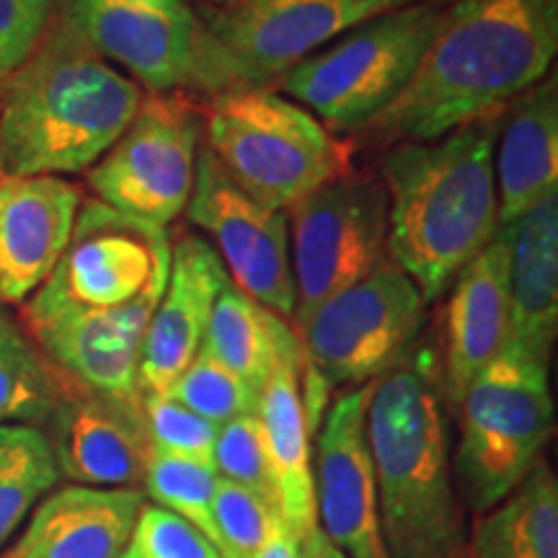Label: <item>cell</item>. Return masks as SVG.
<instances>
[{"label": "cell", "mask_w": 558, "mask_h": 558, "mask_svg": "<svg viewBox=\"0 0 558 558\" xmlns=\"http://www.w3.org/2000/svg\"><path fill=\"white\" fill-rule=\"evenodd\" d=\"M279 509L254 492L220 478L215 481L213 520L218 527L226 558H254L267 543Z\"/></svg>", "instance_id": "obj_32"}, {"label": "cell", "mask_w": 558, "mask_h": 558, "mask_svg": "<svg viewBox=\"0 0 558 558\" xmlns=\"http://www.w3.org/2000/svg\"><path fill=\"white\" fill-rule=\"evenodd\" d=\"M143 507L137 488L65 486L34 509L3 558H122Z\"/></svg>", "instance_id": "obj_21"}, {"label": "cell", "mask_w": 558, "mask_h": 558, "mask_svg": "<svg viewBox=\"0 0 558 558\" xmlns=\"http://www.w3.org/2000/svg\"><path fill=\"white\" fill-rule=\"evenodd\" d=\"M186 215L192 226L215 241L213 248L235 288L277 316L292 318L295 282L284 209H271L248 197L202 145Z\"/></svg>", "instance_id": "obj_13"}, {"label": "cell", "mask_w": 558, "mask_h": 558, "mask_svg": "<svg viewBox=\"0 0 558 558\" xmlns=\"http://www.w3.org/2000/svg\"><path fill=\"white\" fill-rule=\"evenodd\" d=\"M460 411L452 486L460 505L484 514L527 478L554 435L548 360L507 341L469 383Z\"/></svg>", "instance_id": "obj_7"}, {"label": "cell", "mask_w": 558, "mask_h": 558, "mask_svg": "<svg viewBox=\"0 0 558 558\" xmlns=\"http://www.w3.org/2000/svg\"><path fill=\"white\" fill-rule=\"evenodd\" d=\"M202 148V111L181 90L150 94L88 173L96 199L132 220L169 228L190 205Z\"/></svg>", "instance_id": "obj_11"}, {"label": "cell", "mask_w": 558, "mask_h": 558, "mask_svg": "<svg viewBox=\"0 0 558 558\" xmlns=\"http://www.w3.org/2000/svg\"><path fill=\"white\" fill-rule=\"evenodd\" d=\"M442 19L416 3L347 32L290 68L271 88L308 109L331 135H354L414 78Z\"/></svg>", "instance_id": "obj_8"}, {"label": "cell", "mask_w": 558, "mask_h": 558, "mask_svg": "<svg viewBox=\"0 0 558 558\" xmlns=\"http://www.w3.org/2000/svg\"><path fill=\"white\" fill-rule=\"evenodd\" d=\"M369 388L373 383L333 396L318 432L313 465L320 530L347 558H388L365 429Z\"/></svg>", "instance_id": "obj_16"}, {"label": "cell", "mask_w": 558, "mask_h": 558, "mask_svg": "<svg viewBox=\"0 0 558 558\" xmlns=\"http://www.w3.org/2000/svg\"><path fill=\"white\" fill-rule=\"evenodd\" d=\"M171 267L169 228L132 220L99 199L83 202L73 235L24 311H107L158 295Z\"/></svg>", "instance_id": "obj_12"}, {"label": "cell", "mask_w": 558, "mask_h": 558, "mask_svg": "<svg viewBox=\"0 0 558 558\" xmlns=\"http://www.w3.org/2000/svg\"><path fill=\"white\" fill-rule=\"evenodd\" d=\"M209 3H213V5H220V9H222V5H233L235 0H209Z\"/></svg>", "instance_id": "obj_39"}, {"label": "cell", "mask_w": 558, "mask_h": 558, "mask_svg": "<svg viewBox=\"0 0 558 558\" xmlns=\"http://www.w3.org/2000/svg\"><path fill=\"white\" fill-rule=\"evenodd\" d=\"M509 233V341L550 357L558 329V190L535 202Z\"/></svg>", "instance_id": "obj_23"}, {"label": "cell", "mask_w": 558, "mask_h": 558, "mask_svg": "<svg viewBox=\"0 0 558 558\" xmlns=\"http://www.w3.org/2000/svg\"><path fill=\"white\" fill-rule=\"evenodd\" d=\"M284 213L298 333L318 305L360 282L388 256V197L383 181L341 173Z\"/></svg>", "instance_id": "obj_10"}, {"label": "cell", "mask_w": 558, "mask_h": 558, "mask_svg": "<svg viewBox=\"0 0 558 558\" xmlns=\"http://www.w3.org/2000/svg\"><path fill=\"white\" fill-rule=\"evenodd\" d=\"M122 558H143V556H140V554H137V550L130 546L128 550H124V556H122Z\"/></svg>", "instance_id": "obj_38"}, {"label": "cell", "mask_w": 558, "mask_h": 558, "mask_svg": "<svg viewBox=\"0 0 558 558\" xmlns=\"http://www.w3.org/2000/svg\"><path fill=\"white\" fill-rule=\"evenodd\" d=\"M388 558H465V518L450 471L448 424L424 352L373 380L365 414Z\"/></svg>", "instance_id": "obj_4"}, {"label": "cell", "mask_w": 558, "mask_h": 558, "mask_svg": "<svg viewBox=\"0 0 558 558\" xmlns=\"http://www.w3.org/2000/svg\"><path fill=\"white\" fill-rule=\"evenodd\" d=\"M226 282L228 271L213 243L192 233L173 243L169 279L140 349V393H169L181 373L192 365Z\"/></svg>", "instance_id": "obj_18"}, {"label": "cell", "mask_w": 558, "mask_h": 558, "mask_svg": "<svg viewBox=\"0 0 558 558\" xmlns=\"http://www.w3.org/2000/svg\"><path fill=\"white\" fill-rule=\"evenodd\" d=\"M298 558H347V554L326 538L324 530L316 527L298 543Z\"/></svg>", "instance_id": "obj_37"}, {"label": "cell", "mask_w": 558, "mask_h": 558, "mask_svg": "<svg viewBox=\"0 0 558 558\" xmlns=\"http://www.w3.org/2000/svg\"><path fill=\"white\" fill-rule=\"evenodd\" d=\"M169 396L215 427H222L235 416L259 411V393L205 349H199L192 365L173 383Z\"/></svg>", "instance_id": "obj_30"}, {"label": "cell", "mask_w": 558, "mask_h": 558, "mask_svg": "<svg viewBox=\"0 0 558 558\" xmlns=\"http://www.w3.org/2000/svg\"><path fill=\"white\" fill-rule=\"evenodd\" d=\"M558 0H452L409 86L354 137L390 148L497 117L548 75Z\"/></svg>", "instance_id": "obj_1"}, {"label": "cell", "mask_w": 558, "mask_h": 558, "mask_svg": "<svg viewBox=\"0 0 558 558\" xmlns=\"http://www.w3.org/2000/svg\"><path fill=\"white\" fill-rule=\"evenodd\" d=\"M465 558H558V484L546 460L484 514H476Z\"/></svg>", "instance_id": "obj_26"}, {"label": "cell", "mask_w": 558, "mask_h": 558, "mask_svg": "<svg viewBox=\"0 0 558 558\" xmlns=\"http://www.w3.org/2000/svg\"><path fill=\"white\" fill-rule=\"evenodd\" d=\"M298 538L292 535V530L284 525L282 518L275 520V525H271V533L267 543H264L259 554L254 558H298Z\"/></svg>", "instance_id": "obj_36"}, {"label": "cell", "mask_w": 558, "mask_h": 558, "mask_svg": "<svg viewBox=\"0 0 558 558\" xmlns=\"http://www.w3.org/2000/svg\"><path fill=\"white\" fill-rule=\"evenodd\" d=\"M83 194L62 177H0V305H24L65 254Z\"/></svg>", "instance_id": "obj_19"}, {"label": "cell", "mask_w": 558, "mask_h": 558, "mask_svg": "<svg viewBox=\"0 0 558 558\" xmlns=\"http://www.w3.org/2000/svg\"><path fill=\"white\" fill-rule=\"evenodd\" d=\"M160 295L163 292L107 311L21 308V324L54 373L70 386L140 403V349Z\"/></svg>", "instance_id": "obj_15"}, {"label": "cell", "mask_w": 558, "mask_h": 558, "mask_svg": "<svg viewBox=\"0 0 558 558\" xmlns=\"http://www.w3.org/2000/svg\"><path fill=\"white\" fill-rule=\"evenodd\" d=\"M509 341V233L497 235L460 269L445 313V390L456 403Z\"/></svg>", "instance_id": "obj_20"}, {"label": "cell", "mask_w": 558, "mask_h": 558, "mask_svg": "<svg viewBox=\"0 0 558 558\" xmlns=\"http://www.w3.org/2000/svg\"><path fill=\"white\" fill-rule=\"evenodd\" d=\"M143 88L62 24L0 81V177L86 173L135 120Z\"/></svg>", "instance_id": "obj_3"}, {"label": "cell", "mask_w": 558, "mask_h": 558, "mask_svg": "<svg viewBox=\"0 0 558 558\" xmlns=\"http://www.w3.org/2000/svg\"><path fill=\"white\" fill-rule=\"evenodd\" d=\"M143 416L148 427V439L153 452L160 456L192 458L213 465V448L218 427L209 424L171 399L169 393H145L143 396Z\"/></svg>", "instance_id": "obj_33"}, {"label": "cell", "mask_w": 558, "mask_h": 558, "mask_svg": "<svg viewBox=\"0 0 558 558\" xmlns=\"http://www.w3.org/2000/svg\"><path fill=\"white\" fill-rule=\"evenodd\" d=\"M202 349L262 393L277 362L303 347L295 329L228 279L209 313Z\"/></svg>", "instance_id": "obj_25"}, {"label": "cell", "mask_w": 558, "mask_h": 558, "mask_svg": "<svg viewBox=\"0 0 558 558\" xmlns=\"http://www.w3.org/2000/svg\"><path fill=\"white\" fill-rule=\"evenodd\" d=\"M494 179L499 228L514 226L535 202L558 190L556 75H546L501 111Z\"/></svg>", "instance_id": "obj_22"}, {"label": "cell", "mask_w": 558, "mask_h": 558, "mask_svg": "<svg viewBox=\"0 0 558 558\" xmlns=\"http://www.w3.org/2000/svg\"><path fill=\"white\" fill-rule=\"evenodd\" d=\"M130 546L143 558H222L197 527L158 505L143 507Z\"/></svg>", "instance_id": "obj_34"}, {"label": "cell", "mask_w": 558, "mask_h": 558, "mask_svg": "<svg viewBox=\"0 0 558 558\" xmlns=\"http://www.w3.org/2000/svg\"><path fill=\"white\" fill-rule=\"evenodd\" d=\"M424 311L416 284L386 256L298 329L305 367L329 388L367 386L411 352Z\"/></svg>", "instance_id": "obj_9"}, {"label": "cell", "mask_w": 558, "mask_h": 558, "mask_svg": "<svg viewBox=\"0 0 558 558\" xmlns=\"http://www.w3.org/2000/svg\"><path fill=\"white\" fill-rule=\"evenodd\" d=\"M501 114L437 140L396 143L380 158L388 197V259L416 284L424 305L497 235V148Z\"/></svg>", "instance_id": "obj_2"}, {"label": "cell", "mask_w": 558, "mask_h": 558, "mask_svg": "<svg viewBox=\"0 0 558 558\" xmlns=\"http://www.w3.org/2000/svg\"><path fill=\"white\" fill-rule=\"evenodd\" d=\"M54 13L150 94L192 86L199 19L186 0H58Z\"/></svg>", "instance_id": "obj_14"}, {"label": "cell", "mask_w": 558, "mask_h": 558, "mask_svg": "<svg viewBox=\"0 0 558 558\" xmlns=\"http://www.w3.org/2000/svg\"><path fill=\"white\" fill-rule=\"evenodd\" d=\"M213 465L220 478L248 488L256 497L279 509L275 473H271L267 437H264L259 414L235 416L218 427Z\"/></svg>", "instance_id": "obj_31"}, {"label": "cell", "mask_w": 558, "mask_h": 558, "mask_svg": "<svg viewBox=\"0 0 558 558\" xmlns=\"http://www.w3.org/2000/svg\"><path fill=\"white\" fill-rule=\"evenodd\" d=\"M58 478L60 471L45 432L29 424L0 427V548Z\"/></svg>", "instance_id": "obj_28"}, {"label": "cell", "mask_w": 558, "mask_h": 558, "mask_svg": "<svg viewBox=\"0 0 558 558\" xmlns=\"http://www.w3.org/2000/svg\"><path fill=\"white\" fill-rule=\"evenodd\" d=\"M215 465L202 463V460L192 458H177V456H160L153 452L148 469H145V492L156 501L158 507L169 509V512L179 514L181 520L190 522L197 527L205 538L220 550L222 541L218 527L213 520V497H215Z\"/></svg>", "instance_id": "obj_29"}, {"label": "cell", "mask_w": 558, "mask_h": 558, "mask_svg": "<svg viewBox=\"0 0 558 558\" xmlns=\"http://www.w3.org/2000/svg\"><path fill=\"white\" fill-rule=\"evenodd\" d=\"M45 427L60 476L73 484L99 488L143 484L153 456L143 401L107 399L60 378L58 403Z\"/></svg>", "instance_id": "obj_17"}, {"label": "cell", "mask_w": 558, "mask_h": 558, "mask_svg": "<svg viewBox=\"0 0 558 558\" xmlns=\"http://www.w3.org/2000/svg\"><path fill=\"white\" fill-rule=\"evenodd\" d=\"M439 0H235L197 13L190 90L271 88L290 68L367 21Z\"/></svg>", "instance_id": "obj_5"}, {"label": "cell", "mask_w": 558, "mask_h": 558, "mask_svg": "<svg viewBox=\"0 0 558 558\" xmlns=\"http://www.w3.org/2000/svg\"><path fill=\"white\" fill-rule=\"evenodd\" d=\"M303 349L284 354L271 369L267 386L259 393V422L267 437V450L275 473L279 518L303 541L318 527L316 486H313L311 427L305 416L303 393Z\"/></svg>", "instance_id": "obj_24"}, {"label": "cell", "mask_w": 558, "mask_h": 558, "mask_svg": "<svg viewBox=\"0 0 558 558\" xmlns=\"http://www.w3.org/2000/svg\"><path fill=\"white\" fill-rule=\"evenodd\" d=\"M202 135L228 179L271 209H290L347 169L344 145L275 88L209 96Z\"/></svg>", "instance_id": "obj_6"}, {"label": "cell", "mask_w": 558, "mask_h": 558, "mask_svg": "<svg viewBox=\"0 0 558 558\" xmlns=\"http://www.w3.org/2000/svg\"><path fill=\"white\" fill-rule=\"evenodd\" d=\"M60 396V378L21 318L0 305V427H45Z\"/></svg>", "instance_id": "obj_27"}, {"label": "cell", "mask_w": 558, "mask_h": 558, "mask_svg": "<svg viewBox=\"0 0 558 558\" xmlns=\"http://www.w3.org/2000/svg\"><path fill=\"white\" fill-rule=\"evenodd\" d=\"M58 0H0V81L37 50Z\"/></svg>", "instance_id": "obj_35"}]
</instances>
